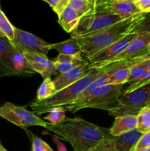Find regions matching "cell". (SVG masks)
I'll return each mask as SVG.
<instances>
[{
  "label": "cell",
  "mask_w": 150,
  "mask_h": 151,
  "mask_svg": "<svg viewBox=\"0 0 150 151\" xmlns=\"http://www.w3.org/2000/svg\"><path fill=\"white\" fill-rule=\"evenodd\" d=\"M46 129L69 142L74 151H88L112 137L110 129L94 125L79 117L66 118L60 125L47 124Z\"/></svg>",
  "instance_id": "6da1fadb"
},
{
  "label": "cell",
  "mask_w": 150,
  "mask_h": 151,
  "mask_svg": "<svg viewBox=\"0 0 150 151\" xmlns=\"http://www.w3.org/2000/svg\"><path fill=\"white\" fill-rule=\"evenodd\" d=\"M144 14L135 15L113 25L101 32L85 38H76L82 53L87 57L93 55L110 47L122 38L132 32Z\"/></svg>",
  "instance_id": "7a4b0ae2"
},
{
  "label": "cell",
  "mask_w": 150,
  "mask_h": 151,
  "mask_svg": "<svg viewBox=\"0 0 150 151\" xmlns=\"http://www.w3.org/2000/svg\"><path fill=\"white\" fill-rule=\"evenodd\" d=\"M110 68V65L104 67H96L94 70L74 83L66 87L64 89L55 93L46 100L38 101L35 100L30 104L32 112L38 115L48 113L49 111L54 107L67 106L73 103L79 95L85 91L87 87L96 79L104 75Z\"/></svg>",
  "instance_id": "3957f363"
},
{
  "label": "cell",
  "mask_w": 150,
  "mask_h": 151,
  "mask_svg": "<svg viewBox=\"0 0 150 151\" xmlns=\"http://www.w3.org/2000/svg\"><path fill=\"white\" fill-rule=\"evenodd\" d=\"M124 85H104L99 87L92 94L82 101L63 106L66 111L76 113L83 109H98L108 111L117 103V100L123 93Z\"/></svg>",
  "instance_id": "277c9868"
},
{
  "label": "cell",
  "mask_w": 150,
  "mask_h": 151,
  "mask_svg": "<svg viewBox=\"0 0 150 151\" xmlns=\"http://www.w3.org/2000/svg\"><path fill=\"white\" fill-rule=\"evenodd\" d=\"M35 72L26 66L23 55L5 38L0 37V78L29 77Z\"/></svg>",
  "instance_id": "5b68a950"
},
{
  "label": "cell",
  "mask_w": 150,
  "mask_h": 151,
  "mask_svg": "<svg viewBox=\"0 0 150 151\" xmlns=\"http://www.w3.org/2000/svg\"><path fill=\"white\" fill-rule=\"evenodd\" d=\"M150 103V83L129 93L124 94L118 98L116 106L108 111L111 116L123 115L138 116L141 110L147 107Z\"/></svg>",
  "instance_id": "8992f818"
},
{
  "label": "cell",
  "mask_w": 150,
  "mask_h": 151,
  "mask_svg": "<svg viewBox=\"0 0 150 151\" xmlns=\"http://www.w3.org/2000/svg\"><path fill=\"white\" fill-rule=\"evenodd\" d=\"M124 19L116 15L100 13L85 16L81 19L77 27L71 33V38H80L96 35Z\"/></svg>",
  "instance_id": "52a82bcc"
},
{
  "label": "cell",
  "mask_w": 150,
  "mask_h": 151,
  "mask_svg": "<svg viewBox=\"0 0 150 151\" xmlns=\"http://www.w3.org/2000/svg\"><path fill=\"white\" fill-rule=\"evenodd\" d=\"M0 117L28 132L27 128L32 126H41L46 128L48 122L41 119L34 112L23 106H16L7 102L0 106Z\"/></svg>",
  "instance_id": "ba28073f"
},
{
  "label": "cell",
  "mask_w": 150,
  "mask_h": 151,
  "mask_svg": "<svg viewBox=\"0 0 150 151\" xmlns=\"http://www.w3.org/2000/svg\"><path fill=\"white\" fill-rule=\"evenodd\" d=\"M11 45L21 54L29 52L47 56L49 50H51V44L31 32L15 27L14 38Z\"/></svg>",
  "instance_id": "9c48e42d"
},
{
  "label": "cell",
  "mask_w": 150,
  "mask_h": 151,
  "mask_svg": "<svg viewBox=\"0 0 150 151\" xmlns=\"http://www.w3.org/2000/svg\"><path fill=\"white\" fill-rule=\"evenodd\" d=\"M98 13L116 15L124 19L142 13L134 0H96L95 13Z\"/></svg>",
  "instance_id": "30bf717a"
},
{
  "label": "cell",
  "mask_w": 150,
  "mask_h": 151,
  "mask_svg": "<svg viewBox=\"0 0 150 151\" xmlns=\"http://www.w3.org/2000/svg\"><path fill=\"white\" fill-rule=\"evenodd\" d=\"M136 35V32H131L118 41L117 42L110 45V47L104 49L93 55L87 57L90 65L95 67H104L106 63L124 51L132 43V41L135 39Z\"/></svg>",
  "instance_id": "8fae6325"
},
{
  "label": "cell",
  "mask_w": 150,
  "mask_h": 151,
  "mask_svg": "<svg viewBox=\"0 0 150 151\" xmlns=\"http://www.w3.org/2000/svg\"><path fill=\"white\" fill-rule=\"evenodd\" d=\"M150 44V32H140L137 33L135 39L129 47L115 58L106 63L104 66L120 61L132 60L149 52L148 47Z\"/></svg>",
  "instance_id": "7c38bea8"
},
{
  "label": "cell",
  "mask_w": 150,
  "mask_h": 151,
  "mask_svg": "<svg viewBox=\"0 0 150 151\" xmlns=\"http://www.w3.org/2000/svg\"><path fill=\"white\" fill-rule=\"evenodd\" d=\"M21 55L25 60L26 67L35 73L40 74L44 79L58 73L53 60H50L46 55L29 52Z\"/></svg>",
  "instance_id": "4fadbf2b"
},
{
  "label": "cell",
  "mask_w": 150,
  "mask_h": 151,
  "mask_svg": "<svg viewBox=\"0 0 150 151\" xmlns=\"http://www.w3.org/2000/svg\"><path fill=\"white\" fill-rule=\"evenodd\" d=\"M95 68V66H91L89 62L86 61L85 63L71 69L69 72L58 75L53 80L54 86H55V93L74 83L75 82L92 72Z\"/></svg>",
  "instance_id": "5bb4252c"
},
{
  "label": "cell",
  "mask_w": 150,
  "mask_h": 151,
  "mask_svg": "<svg viewBox=\"0 0 150 151\" xmlns=\"http://www.w3.org/2000/svg\"><path fill=\"white\" fill-rule=\"evenodd\" d=\"M138 117L135 115H123L115 117L113 125L110 129L112 137H119L124 134L137 129Z\"/></svg>",
  "instance_id": "9a60e30c"
},
{
  "label": "cell",
  "mask_w": 150,
  "mask_h": 151,
  "mask_svg": "<svg viewBox=\"0 0 150 151\" xmlns=\"http://www.w3.org/2000/svg\"><path fill=\"white\" fill-rule=\"evenodd\" d=\"M56 69L59 74H63L69 72L71 69L83 64L86 60L82 58V54L76 55H58L53 60Z\"/></svg>",
  "instance_id": "2e32d148"
},
{
  "label": "cell",
  "mask_w": 150,
  "mask_h": 151,
  "mask_svg": "<svg viewBox=\"0 0 150 151\" xmlns=\"http://www.w3.org/2000/svg\"><path fill=\"white\" fill-rule=\"evenodd\" d=\"M142 134V133L135 129L119 137H113L116 151H134Z\"/></svg>",
  "instance_id": "e0dca14e"
},
{
  "label": "cell",
  "mask_w": 150,
  "mask_h": 151,
  "mask_svg": "<svg viewBox=\"0 0 150 151\" xmlns=\"http://www.w3.org/2000/svg\"><path fill=\"white\" fill-rule=\"evenodd\" d=\"M116 67L113 69L109 77L107 84L110 85H124L127 83L130 67L134 64L132 60L116 62Z\"/></svg>",
  "instance_id": "ac0fdd59"
},
{
  "label": "cell",
  "mask_w": 150,
  "mask_h": 151,
  "mask_svg": "<svg viewBox=\"0 0 150 151\" xmlns=\"http://www.w3.org/2000/svg\"><path fill=\"white\" fill-rule=\"evenodd\" d=\"M80 20L81 18L69 6H68L61 15L58 16L59 24L68 33H71L76 29Z\"/></svg>",
  "instance_id": "d6986e66"
},
{
  "label": "cell",
  "mask_w": 150,
  "mask_h": 151,
  "mask_svg": "<svg viewBox=\"0 0 150 151\" xmlns=\"http://www.w3.org/2000/svg\"><path fill=\"white\" fill-rule=\"evenodd\" d=\"M51 50H56L60 55H76L82 53L77 39L74 38H70L66 41L56 44H51Z\"/></svg>",
  "instance_id": "ffe728a7"
},
{
  "label": "cell",
  "mask_w": 150,
  "mask_h": 151,
  "mask_svg": "<svg viewBox=\"0 0 150 151\" xmlns=\"http://www.w3.org/2000/svg\"><path fill=\"white\" fill-rule=\"evenodd\" d=\"M96 0H70L69 6L82 19L96 13Z\"/></svg>",
  "instance_id": "44dd1931"
},
{
  "label": "cell",
  "mask_w": 150,
  "mask_h": 151,
  "mask_svg": "<svg viewBox=\"0 0 150 151\" xmlns=\"http://www.w3.org/2000/svg\"><path fill=\"white\" fill-rule=\"evenodd\" d=\"M15 27L13 26L0 6V37L7 39L10 44H12L14 38Z\"/></svg>",
  "instance_id": "7402d4cb"
},
{
  "label": "cell",
  "mask_w": 150,
  "mask_h": 151,
  "mask_svg": "<svg viewBox=\"0 0 150 151\" xmlns=\"http://www.w3.org/2000/svg\"><path fill=\"white\" fill-rule=\"evenodd\" d=\"M55 86L53 80L51 78L44 79L42 83L37 91V100L38 101L46 100L55 94Z\"/></svg>",
  "instance_id": "603a6c76"
},
{
  "label": "cell",
  "mask_w": 150,
  "mask_h": 151,
  "mask_svg": "<svg viewBox=\"0 0 150 151\" xmlns=\"http://www.w3.org/2000/svg\"><path fill=\"white\" fill-rule=\"evenodd\" d=\"M66 111L63 107H54L49 111L48 115L44 117V120L48 121L49 123L51 125H60L63 123L66 119Z\"/></svg>",
  "instance_id": "cb8c5ba5"
},
{
  "label": "cell",
  "mask_w": 150,
  "mask_h": 151,
  "mask_svg": "<svg viewBox=\"0 0 150 151\" xmlns=\"http://www.w3.org/2000/svg\"><path fill=\"white\" fill-rule=\"evenodd\" d=\"M137 130L142 134L150 131V107H146L140 111L138 116Z\"/></svg>",
  "instance_id": "d4e9b609"
},
{
  "label": "cell",
  "mask_w": 150,
  "mask_h": 151,
  "mask_svg": "<svg viewBox=\"0 0 150 151\" xmlns=\"http://www.w3.org/2000/svg\"><path fill=\"white\" fill-rule=\"evenodd\" d=\"M148 71L141 63H134L130 67L127 83L132 84L141 79Z\"/></svg>",
  "instance_id": "484cf974"
},
{
  "label": "cell",
  "mask_w": 150,
  "mask_h": 151,
  "mask_svg": "<svg viewBox=\"0 0 150 151\" xmlns=\"http://www.w3.org/2000/svg\"><path fill=\"white\" fill-rule=\"evenodd\" d=\"M26 134H28V136H29V138L32 142L30 151H54L45 141H44L38 136L34 135L32 132L29 131Z\"/></svg>",
  "instance_id": "4316f807"
},
{
  "label": "cell",
  "mask_w": 150,
  "mask_h": 151,
  "mask_svg": "<svg viewBox=\"0 0 150 151\" xmlns=\"http://www.w3.org/2000/svg\"><path fill=\"white\" fill-rule=\"evenodd\" d=\"M50 6L53 11L60 16L63 10L69 6L70 0H44Z\"/></svg>",
  "instance_id": "83f0119b"
},
{
  "label": "cell",
  "mask_w": 150,
  "mask_h": 151,
  "mask_svg": "<svg viewBox=\"0 0 150 151\" xmlns=\"http://www.w3.org/2000/svg\"><path fill=\"white\" fill-rule=\"evenodd\" d=\"M88 151H116L113 137L102 140L97 145Z\"/></svg>",
  "instance_id": "f1b7e54d"
},
{
  "label": "cell",
  "mask_w": 150,
  "mask_h": 151,
  "mask_svg": "<svg viewBox=\"0 0 150 151\" xmlns=\"http://www.w3.org/2000/svg\"><path fill=\"white\" fill-rule=\"evenodd\" d=\"M150 83V71L147 72V73L141 78L140 81L138 82H135L134 83L130 84L124 91H123L124 94H126V93H129L131 91H133L134 90H136L138 88H141V87L147 85V84Z\"/></svg>",
  "instance_id": "f546056e"
},
{
  "label": "cell",
  "mask_w": 150,
  "mask_h": 151,
  "mask_svg": "<svg viewBox=\"0 0 150 151\" xmlns=\"http://www.w3.org/2000/svg\"><path fill=\"white\" fill-rule=\"evenodd\" d=\"M150 32V13L144 14L139 23L135 26L132 32Z\"/></svg>",
  "instance_id": "4dcf8cb0"
},
{
  "label": "cell",
  "mask_w": 150,
  "mask_h": 151,
  "mask_svg": "<svg viewBox=\"0 0 150 151\" xmlns=\"http://www.w3.org/2000/svg\"><path fill=\"white\" fill-rule=\"evenodd\" d=\"M150 147V131L142 134L135 145L134 151H143Z\"/></svg>",
  "instance_id": "1f68e13d"
},
{
  "label": "cell",
  "mask_w": 150,
  "mask_h": 151,
  "mask_svg": "<svg viewBox=\"0 0 150 151\" xmlns=\"http://www.w3.org/2000/svg\"><path fill=\"white\" fill-rule=\"evenodd\" d=\"M134 2L141 13H150V0H134Z\"/></svg>",
  "instance_id": "d6a6232c"
},
{
  "label": "cell",
  "mask_w": 150,
  "mask_h": 151,
  "mask_svg": "<svg viewBox=\"0 0 150 151\" xmlns=\"http://www.w3.org/2000/svg\"><path fill=\"white\" fill-rule=\"evenodd\" d=\"M54 143L57 145V147L58 148V151H67L66 150V148L65 147V146L63 145V143L60 142V141L58 140V139H54Z\"/></svg>",
  "instance_id": "836d02e7"
},
{
  "label": "cell",
  "mask_w": 150,
  "mask_h": 151,
  "mask_svg": "<svg viewBox=\"0 0 150 151\" xmlns=\"http://www.w3.org/2000/svg\"><path fill=\"white\" fill-rule=\"evenodd\" d=\"M140 63H141V64H142L143 66H144V67L146 69V70L148 71V72H149V71H150V59L144 60V61L140 62Z\"/></svg>",
  "instance_id": "e575fe53"
},
{
  "label": "cell",
  "mask_w": 150,
  "mask_h": 151,
  "mask_svg": "<svg viewBox=\"0 0 150 151\" xmlns=\"http://www.w3.org/2000/svg\"><path fill=\"white\" fill-rule=\"evenodd\" d=\"M0 151H7L5 148H4V146L1 145V142H0Z\"/></svg>",
  "instance_id": "d590c367"
},
{
  "label": "cell",
  "mask_w": 150,
  "mask_h": 151,
  "mask_svg": "<svg viewBox=\"0 0 150 151\" xmlns=\"http://www.w3.org/2000/svg\"><path fill=\"white\" fill-rule=\"evenodd\" d=\"M143 151H150V147H149V148L146 149V150H143Z\"/></svg>",
  "instance_id": "8d00e7d4"
},
{
  "label": "cell",
  "mask_w": 150,
  "mask_h": 151,
  "mask_svg": "<svg viewBox=\"0 0 150 151\" xmlns=\"http://www.w3.org/2000/svg\"><path fill=\"white\" fill-rule=\"evenodd\" d=\"M148 51L150 52V44L149 45V47H148Z\"/></svg>",
  "instance_id": "74e56055"
},
{
  "label": "cell",
  "mask_w": 150,
  "mask_h": 151,
  "mask_svg": "<svg viewBox=\"0 0 150 151\" xmlns=\"http://www.w3.org/2000/svg\"><path fill=\"white\" fill-rule=\"evenodd\" d=\"M147 107H150V103H149V106H147Z\"/></svg>",
  "instance_id": "f35d334b"
}]
</instances>
